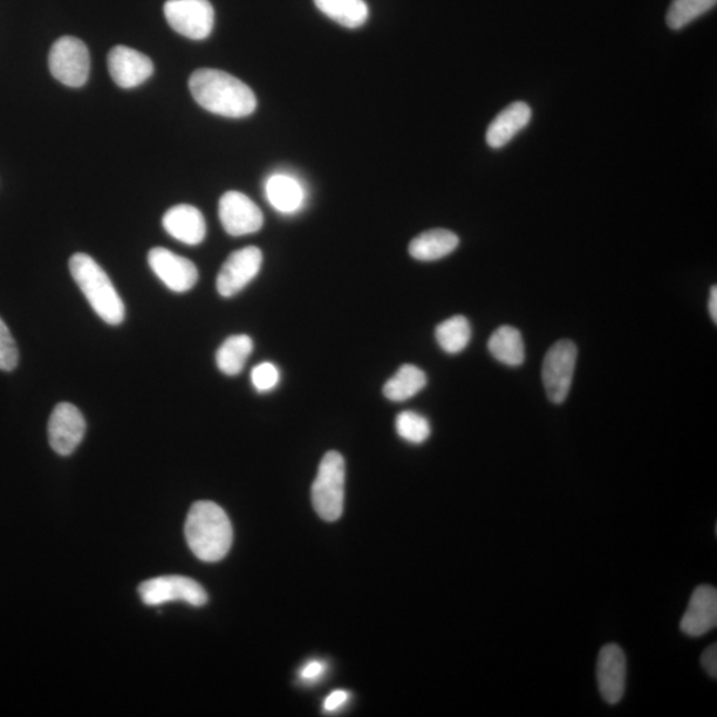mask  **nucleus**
Masks as SVG:
<instances>
[{"label":"nucleus","mask_w":717,"mask_h":717,"mask_svg":"<svg viewBox=\"0 0 717 717\" xmlns=\"http://www.w3.org/2000/svg\"><path fill=\"white\" fill-rule=\"evenodd\" d=\"M189 90L198 104L223 118H248L257 109V98L249 86L233 74L213 68L193 72Z\"/></svg>","instance_id":"1"},{"label":"nucleus","mask_w":717,"mask_h":717,"mask_svg":"<svg viewBox=\"0 0 717 717\" xmlns=\"http://www.w3.org/2000/svg\"><path fill=\"white\" fill-rule=\"evenodd\" d=\"M187 542L203 562H218L228 556L233 544V526L221 507L198 501L190 508L186 522Z\"/></svg>","instance_id":"2"},{"label":"nucleus","mask_w":717,"mask_h":717,"mask_svg":"<svg viewBox=\"0 0 717 717\" xmlns=\"http://www.w3.org/2000/svg\"><path fill=\"white\" fill-rule=\"evenodd\" d=\"M70 270L94 312L107 325L119 326L125 322V302L107 272L92 257L78 252L71 258Z\"/></svg>","instance_id":"3"},{"label":"nucleus","mask_w":717,"mask_h":717,"mask_svg":"<svg viewBox=\"0 0 717 717\" xmlns=\"http://www.w3.org/2000/svg\"><path fill=\"white\" fill-rule=\"evenodd\" d=\"M346 462L335 450L320 461L318 476L312 484L313 509L325 521H338L345 508Z\"/></svg>","instance_id":"4"},{"label":"nucleus","mask_w":717,"mask_h":717,"mask_svg":"<svg viewBox=\"0 0 717 717\" xmlns=\"http://www.w3.org/2000/svg\"><path fill=\"white\" fill-rule=\"evenodd\" d=\"M48 64L52 77L67 87H83L90 78V51L74 37H63L53 43Z\"/></svg>","instance_id":"5"},{"label":"nucleus","mask_w":717,"mask_h":717,"mask_svg":"<svg viewBox=\"0 0 717 717\" xmlns=\"http://www.w3.org/2000/svg\"><path fill=\"white\" fill-rule=\"evenodd\" d=\"M577 346L571 340H558L544 359L542 380L548 398L555 405L568 399L577 364Z\"/></svg>","instance_id":"6"},{"label":"nucleus","mask_w":717,"mask_h":717,"mask_svg":"<svg viewBox=\"0 0 717 717\" xmlns=\"http://www.w3.org/2000/svg\"><path fill=\"white\" fill-rule=\"evenodd\" d=\"M168 23L191 40L207 39L215 27V9L209 0H168L163 4Z\"/></svg>","instance_id":"7"},{"label":"nucleus","mask_w":717,"mask_h":717,"mask_svg":"<svg viewBox=\"0 0 717 717\" xmlns=\"http://www.w3.org/2000/svg\"><path fill=\"white\" fill-rule=\"evenodd\" d=\"M141 600L147 606H160L182 600L190 606L208 604V592L195 579L182 576H166L146 580L139 586Z\"/></svg>","instance_id":"8"},{"label":"nucleus","mask_w":717,"mask_h":717,"mask_svg":"<svg viewBox=\"0 0 717 717\" xmlns=\"http://www.w3.org/2000/svg\"><path fill=\"white\" fill-rule=\"evenodd\" d=\"M262 251L256 246L231 252L217 277L220 296L231 298L241 292L262 268Z\"/></svg>","instance_id":"9"},{"label":"nucleus","mask_w":717,"mask_h":717,"mask_svg":"<svg viewBox=\"0 0 717 717\" xmlns=\"http://www.w3.org/2000/svg\"><path fill=\"white\" fill-rule=\"evenodd\" d=\"M218 215L225 231L233 237L257 233L263 227V213L258 205L241 191L231 190L220 200Z\"/></svg>","instance_id":"10"},{"label":"nucleus","mask_w":717,"mask_h":717,"mask_svg":"<svg viewBox=\"0 0 717 717\" xmlns=\"http://www.w3.org/2000/svg\"><path fill=\"white\" fill-rule=\"evenodd\" d=\"M86 429V419L79 409L70 402H60L48 421V439L54 452L70 456L83 441Z\"/></svg>","instance_id":"11"},{"label":"nucleus","mask_w":717,"mask_h":717,"mask_svg":"<svg viewBox=\"0 0 717 717\" xmlns=\"http://www.w3.org/2000/svg\"><path fill=\"white\" fill-rule=\"evenodd\" d=\"M148 262L160 281L173 292H187L198 282L196 265L173 251L155 248L149 251Z\"/></svg>","instance_id":"12"},{"label":"nucleus","mask_w":717,"mask_h":717,"mask_svg":"<svg viewBox=\"0 0 717 717\" xmlns=\"http://www.w3.org/2000/svg\"><path fill=\"white\" fill-rule=\"evenodd\" d=\"M108 70L116 84L131 90L152 77L155 66L147 54L133 48L118 46L108 53Z\"/></svg>","instance_id":"13"},{"label":"nucleus","mask_w":717,"mask_h":717,"mask_svg":"<svg viewBox=\"0 0 717 717\" xmlns=\"http://www.w3.org/2000/svg\"><path fill=\"white\" fill-rule=\"evenodd\" d=\"M597 678L599 693L607 705H618L624 698L627 678L626 655L619 646L607 645L600 650Z\"/></svg>","instance_id":"14"},{"label":"nucleus","mask_w":717,"mask_h":717,"mask_svg":"<svg viewBox=\"0 0 717 717\" xmlns=\"http://www.w3.org/2000/svg\"><path fill=\"white\" fill-rule=\"evenodd\" d=\"M717 626V591L715 587L701 585L693 594L687 611L680 621L681 631L698 638L713 631Z\"/></svg>","instance_id":"15"},{"label":"nucleus","mask_w":717,"mask_h":717,"mask_svg":"<svg viewBox=\"0 0 717 717\" xmlns=\"http://www.w3.org/2000/svg\"><path fill=\"white\" fill-rule=\"evenodd\" d=\"M162 227L170 237L190 246L200 245L207 237V222L200 210L191 205H177L162 218Z\"/></svg>","instance_id":"16"},{"label":"nucleus","mask_w":717,"mask_h":717,"mask_svg":"<svg viewBox=\"0 0 717 717\" xmlns=\"http://www.w3.org/2000/svg\"><path fill=\"white\" fill-rule=\"evenodd\" d=\"M531 109L524 101H516L497 114L487 131V142L490 148L500 149L516 138L529 126Z\"/></svg>","instance_id":"17"},{"label":"nucleus","mask_w":717,"mask_h":717,"mask_svg":"<svg viewBox=\"0 0 717 717\" xmlns=\"http://www.w3.org/2000/svg\"><path fill=\"white\" fill-rule=\"evenodd\" d=\"M266 197L271 207L283 215H293L303 207L305 189L296 177L277 173L266 181Z\"/></svg>","instance_id":"18"},{"label":"nucleus","mask_w":717,"mask_h":717,"mask_svg":"<svg viewBox=\"0 0 717 717\" xmlns=\"http://www.w3.org/2000/svg\"><path fill=\"white\" fill-rule=\"evenodd\" d=\"M459 243L460 239L454 231L434 229L414 238L408 250L409 255L418 261L432 262L449 256Z\"/></svg>","instance_id":"19"},{"label":"nucleus","mask_w":717,"mask_h":717,"mask_svg":"<svg viewBox=\"0 0 717 717\" xmlns=\"http://www.w3.org/2000/svg\"><path fill=\"white\" fill-rule=\"evenodd\" d=\"M491 357L509 367H520L525 361L522 335L511 326H501L491 333L488 341Z\"/></svg>","instance_id":"20"},{"label":"nucleus","mask_w":717,"mask_h":717,"mask_svg":"<svg viewBox=\"0 0 717 717\" xmlns=\"http://www.w3.org/2000/svg\"><path fill=\"white\" fill-rule=\"evenodd\" d=\"M313 3L326 17L346 29H359L370 16L365 0H313Z\"/></svg>","instance_id":"21"},{"label":"nucleus","mask_w":717,"mask_h":717,"mask_svg":"<svg viewBox=\"0 0 717 717\" xmlns=\"http://www.w3.org/2000/svg\"><path fill=\"white\" fill-rule=\"evenodd\" d=\"M427 386V375L419 367L405 365L399 368L395 377L389 379L382 394L391 401L400 402L414 398Z\"/></svg>","instance_id":"22"},{"label":"nucleus","mask_w":717,"mask_h":717,"mask_svg":"<svg viewBox=\"0 0 717 717\" xmlns=\"http://www.w3.org/2000/svg\"><path fill=\"white\" fill-rule=\"evenodd\" d=\"M252 340L248 335H233L218 348L216 361L220 371L228 377H236L243 370L252 352Z\"/></svg>","instance_id":"23"},{"label":"nucleus","mask_w":717,"mask_h":717,"mask_svg":"<svg viewBox=\"0 0 717 717\" xmlns=\"http://www.w3.org/2000/svg\"><path fill=\"white\" fill-rule=\"evenodd\" d=\"M437 343L448 353H459L469 345L472 338L469 320L462 316H455L436 327Z\"/></svg>","instance_id":"24"},{"label":"nucleus","mask_w":717,"mask_h":717,"mask_svg":"<svg viewBox=\"0 0 717 717\" xmlns=\"http://www.w3.org/2000/svg\"><path fill=\"white\" fill-rule=\"evenodd\" d=\"M717 0H673L667 11L666 22L669 29L679 31L694 20L715 9Z\"/></svg>","instance_id":"25"},{"label":"nucleus","mask_w":717,"mask_h":717,"mask_svg":"<svg viewBox=\"0 0 717 717\" xmlns=\"http://www.w3.org/2000/svg\"><path fill=\"white\" fill-rule=\"evenodd\" d=\"M396 430L401 439L411 444H422L430 436L429 421L419 414L405 411L396 418Z\"/></svg>","instance_id":"26"},{"label":"nucleus","mask_w":717,"mask_h":717,"mask_svg":"<svg viewBox=\"0 0 717 717\" xmlns=\"http://www.w3.org/2000/svg\"><path fill=\"white\" fill-rule=\"evenodd\" d=\"M19 361V352L16 340H13L9 327L0 318V370H16Z\"/></svg>","instance_id":"27"},{"label":"nucleus","mask_w":717,"mask_h":717,"mask_svg":"<svg viewBox=\"0 0 717 717\" xmlns=\"http://www.w3.org/2000/svg\"><path fill=\"white\" fill-rule=\"evenodd\" d=\"M251 381L258 392L271 391V389L277 387L279 381L278 368L269 364V361L258 365L251 372Z\"/></svg>","instance_id":"28"},{"label":"nucleus","mask_w":717,"mask_h":717,"mask_svg":"<svg viewBox=\"0 0 717 717\" xmlns=\"http://www.w3.org/2000/svg\"><path fill=\"white\" fill-rule=\"evenodd\" d=\"M326 671V665L323 661L311 660L310 664H307L302 669H300V679L305 681H313L320 678Z\"/></svg>","instance_id":"29"},{"label":"nucleus","mask_w":717,"mask_h":717,"mask_svg":"<svg viewBox=\"0 0 717 717\" xmlns=\"http://www.w3.org/2000/svg\"><path fill=\"white\" fill-rule=\"evenodd\" d=\"M348 699H350V694L343 691V689H337L325 700V709L329 713L338 711L340 707L346 705Z\"/></svg>","instance_id":"30"},{"label":"nucleus","mask_w":717,"mask_h":717,"mask_svg":"<svg viewBox=\"0 0 717 717\" xmlns=\"http://www.w3.org/2000/svg\"><path fill=\"white\" fill-rule=\"evenodd\" d=\"M701 665L711 678H717V646L713 645L701 655Z\"/></svg>","instance_id":"31"},{"label":"nucleus","mask_w":717,"mask_h":717,"mask_svg":"<svg viewBox=\"0 0 717 717\" xmlns=\"http://www.w3.org/2000/svg\"><path fill=\"white\" fill-rule=\"evenodd\" d=\"M709 313H711V318L715 323H717V287L714 286L711 289V293H709Z\"/></svg>","instance_id":"32"}]
</instances>
